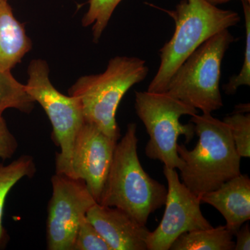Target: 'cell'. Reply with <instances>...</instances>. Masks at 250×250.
I'll return each mask as SVG.
<instances>
[{"mask_svg": "<svg viewBox=\"0 0 250 250\" xmlns=\"http://www.w3.org/2000/svg\"><path fill=\"white\" fill-rule=\"evenodd\" d=\"M72 250H111V248L85 218L77 231Z\"/></svg>", "mask_w": 250, "mask_h": 250, "instance_id": "obj_20", "label": "cell"}, {"mask_svg": "<svg viewBox=\"0 0 250 250\" xmlns=\"http://www.w3.org/2000/svg\"><path fill=\"white\" fill-rule=\"evenodd\" d=\"M33 100L23 85L10 70H0V115L8 108H15L22 113H30L34 107Z\"/></svg>", "mask_w": 250, "mask_h": 250, "instance_id": "obj_16", "label": "cell"}, {"mask_svg": "<svg viewBox=\"0 0 250 250\" xmlns=\"http://www.w3.org/2000/svg\"><path fill=\"white\" fill-rule=\"evenodd\" d=\"M46 239L49 250H72L77 231L88 210L98 203L82 179L56 173L51 179Z\"/></svg>", "mask_w": 250, "mask_h": 250, "instance_id": "obj_8", "label": "cell"}, {"mask_svg": "<svg viewBox=\"0 0 250 250\" xmlns=\"http://www.w3.org/2000/svg\"><path fill=\"white\" fill-rule=\"evenodd\" d=\"M235 38L228 29L205 41L178 67L165 93L203 113L223 106L220 90L222 62Z\"/></svg>", "mask_w": 250, "mask_h": 250, "instance_id": "obj_5", "label": "cell"}, {"mask_svg": "<svg viewBox=\"0 0 250 250\" xmlns=\"http://www.w3.org/2000/svg\"><path fill=\"white\" fill-rule=\"evenodd\" d=\"M235 242V250H250V228L249 224L242 225L241 228L236 231Z\"/></svg>", "mask_w": 250, "mask_h": 250, "instance_id": "obj_22", "label": "cell"}, {"mask_svg": "<svg viewBox=\"0 0 250 250\" xmlns=\"http://www.w3.org/2000/svg\"><path fill=\"white\" fill-rule=\"evenodd\" d=\"M135 110L149 136L146 147L149 159L159 160L166 167L180 170L184 161L177 152L179 136L189 143L195 136V125H183V116L197 114L196 108L166 93L137 91L135 93Z\"/></svg>", "mask_w": 250, "mask_h": 250, "instance_id": "obj_6", "label": "cell"}, {"mask_svg": "<svg viewBox=\"0 0 250 250\" xmlns=\"http://www.w3.org/2000/svg\"><path fill=\"white\" fill-rule=\"evenodd\" d=\"M86 219L103 237L111 250H147L150 231L124 210L95 203Z\"/></svg>", "mask_w": 250, "mask_h": 250, "instance_id": "obj_11", "label": "cell"}, {"mask_svg": "<svg viewBox=\"0 0 250 250\" xmlns=\"http://www.w3.org/2000/svg\"><path fill=\"white\" fill-rule=\"evenodd\" d=\"M241 1L246 25V49L241 71L223 85L224 91L229 95L236 93L237 90L243 85H250V2L247 0Z\"/></svg>", "mask_w": 250, "mask_h": 250, "instance_id": "obj_19", "label": "cell"}, {"mask_svg": "<svg viewBox=\"0 0 250 250\" xmlns=\"http://www.w3.org/2000/svg\"><path fill=\"white\" fill-rule=\"evenodd\" d=\"M190 122L195 125L198 142L192 150L178 145L177 152L184 161L182 183L200 197L241 174V157L225 122L211 113L194 115Z\"/></svg>", "mask_w": 250, "mask_h": 250, "instance_id": "obj_1", "label": "cell"}, {"mask_svg": "<svg viewBox=\"0 0 250 250\" xmlns=\"http://www.w3.org/2000/svg\"><path fill=\"white\" fill-rule=\"evenodd\" d=\"M123 0H89L88 11L82 18V25H93V41L98 42L107 27L112 15Z\"/></svg>", "mask_w": 250, "mask_h": 250, "instance_id": "obj_17", "label": "cell"}, {"mask_svg": "<svg viewBox=\"0 0 250 250\" xmlns=\"http://www.w3.org/2000/svg\"><path fill=\"white\" fill-rule=\"evenodd\" d=\"M27 72V93L45 110L52 125V138L61 149L56 155V173L72 177V149L85 122L82 107L76 98L63 95L54 88L49 80V69L45 61H31Z\"/></svg>", "mask_w": 250, "mask_h": 250, "instance_id": "obj_7", "label": "cell"}, {"mask_svg": "<svg viewBox=\"0 0 250 250\" xmlns=\"http://www.w3.org/2000/svg\"><path fill=\"white\" fill-rule=\"evenodd\" d=\"M36 166L32 156L22 155L8 164L0 163V250L6 248L9 236L3 226L5 202L10 190L24 177L35 175Z\"/></svg>", "mask_w": 250, "mask_h": 250, "instance_id": "obj_15", "label": "cell"}, {"mask_svg": "<svg viewBox=\"0 0 250 250\" xmlns=\"http://www.w3.org/2000/svg\"><path fill=\"white\" fill-rule=\"evenodd\" d=\"M207 1L210 3V4L217 6L218 4H225V3L228 2V1H231V0H207ZM242 1V0H241ZM247 1H250V0H247Z\"/></svg>", "mask_w": 250, "mask_h": 250, "instance_id": "obj_23", "label": "cell"}, {"mask_svg": "<svg viewBox=\"0 0 250 250\" xmlns=\"http://www.w3.org/2000/svg\"><path fill=\"white\" fill-rule=\"evenodd\" d=\"M117 143L95 125L84 122L74 143L71 158L72 178L83 180L98 203L109 172Z\"/></svg>", "mask_w": 250, "mask_h": 250, "instance_id": "obj_10", "label": "cell"}, {"mask_svg": "<svg viewBox=\"0 0 250 250\" xmlns=\"http://www.w3.org/2000/svg\"><path fill=\"white\" fill-rule=\"evenodd\" d=\"M223 121L231 129L235 147L241 157H250V114L235 111Z\"/></svg>", "mask_w": 250, "mask_h": 250, "instance_id": "obj_18", "label": "cell"}, {"mask_svg": "<svg viewBox=\"0 0 250 250\" xmlns=\"http://www.w3.org/2000/svg\"><path fill=\"white\" fill-rule=\"evenodd\" d=\"M18 148L17 140L10 131L2 115H0V159L4 161L11 159Z\"/></svg>", "mask_w": 250, "mask_h": 250, "instance_id": "obj_21", "label": "cell"}, {"mask_svg": "<svg viewBox=\"0 0 250 250\" xmlns=\"http://www.w3.org/2000/svg\"><path fill=\"white\" fill-rule=\"evenodd\" d=\"M157 9L173 19L175 29L159 50L160 65L147 88L152 93H165L171 77L189 55L215 34L241 21L236 11L220 9L207 0H182L174 10Z\"/></svg>", "mask_w": 250, "mask_h": 250, "instance_id": "obj_3", "label": "cell"}, {"mask_svg": "<svg viewBox=\"0 0 250 250\" xmlns=\"http://www.w3.org/2000/svg\"><path fill=\"white\" fill-rule=\"evenodd\" d=\"M138 142L137 125L129 123L116 143L99 204L124 210L146 226L149 215L165 205L167 189L143 169Z\"/></svg>", "mask_w": 250, "mask_h": 250, "instance_id": "obj_2", "label": "cell"}, {"mask_svg": "<svg viewBox=\"0 0 250 250\" xmlns=\"http://www.w3.org/2000/svg\"><path fill=\"white\" fill-rule=\"evenodd\" d=\"M164 174L167 182L165 212L159 226L148 235L147 250H169L182 233L213 227L202 213L200 197L181 182L176 169L164 166Z\"/></svg>", "mask_w": 250, "mask_h": 250, "instance_id": "obj_9", "label": "cell"}, {"mask_svg": "<svg viewBox=\"0 0 250 250\" xmlns=\"http://www.w3.org/2000/svg\"><path fill=\"white\" fill-rule=\"evenodd\" d=\"M148 73L143 59L118 56L110 59L104 72L78 79L69 95L78 100L85 122L118 142L121 136L116 118L118 106L126 92L144 81Z\"/></svg>", "mask_w": 250, "mask_h": 250, "instance_id": "obj_4", "label": "cell"}, {"mask_svg": "<svg viewBox=\"0 0 250 250\" xmlns=\"http://www.w3.org/2000/svg\"><path fill=\"white\" fill-rule=\"evenodd\" d=\"M31 47L24 24L15 17L8 0H0V70L11 71Z\"/></svg>", "mask_w": 250, "mask_h": 250, "instance_id": "obj_13", "label": "cell"}, {"mask_svg": "<svg viewBox=\"0 0 250 250\" xmlns=\"http://www.w3.org/2000/svg\"><path fill=\"white\" fill-rule=\"evenodd\" d=\"M200 201L214 207L226 221V228L235 235L250 220V179L248 174L227 181L220 187L200 197Z\"/></svg>", "mask_w": 250, "mask_h": 250, "instance_id": "obj_12", "label": "cell"}, {"mask_svg": "<svg viewBox=\"0 0 250 250\" xmlns=\"http://www.w3.org/2000/svg\"><path fill=\"white\" fill-rule=\"evenodd\" d=\"M233 234L225 225L207 229L195 230L180 235L171 246V250H233Z\"/></svg>", "mask_w": 250, "mask_h": 250, "instance_id": "obj_14", "label": "cell"}]
</instances>
